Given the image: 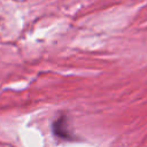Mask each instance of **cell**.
I'll list each match as a JSON object with an SVG mask.
<instances>
[{
  "label": "cell",
  "mask_w": 147,
  "mask_h": 147,
  "mask_svg": "<svg viewBox=\"0 0 147 147\" xmlns=\"http://www.w3.org/2000/svg\"><path fill=\"white\" fill-rule=\"evenodd\" d=\"M52 132L53 136L61 141H76L77 137L71 131L69 124V117L65 113L60 114L55 121L52 123Z\"/></svg>",
  "instance_id": "6da1fadb"
}]
</instances>
